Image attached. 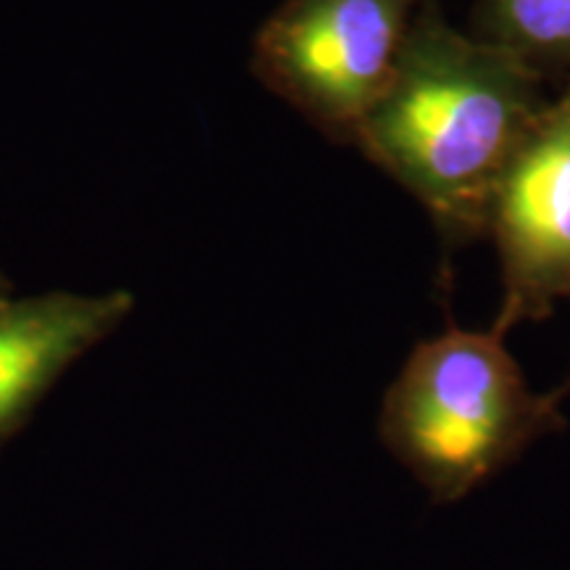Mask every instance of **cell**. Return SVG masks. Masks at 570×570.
Segmentation results:
<instances>
[{"label":"cell","mask_w":570,"mask_h":570,"mask_svg":"<svg viewBox=\"0 0 570 570\" xmlns=\"http://www.w3.org/2000/svg\"><path fill=\"white\" fill-rule=\"evenodd\" d=\"M544 109L537 71L425 0L354 146L425 206L449 246L468 244L487 235L497 185Z\"/></svg>","instance_id":"obj_1"},{"label":"cell","mask_w":570,"mask_h":570,"mask_svg":"<svg viewBox=\"0 0 570 570\" xmlns=\"http://www.w3.org/2000/svg\"><path fill=\"white\" fill-rule=\"evenodd\" d=\"M558 391L537 394L504 333L449 325L420 341L381 404L383 446L436 504H454L566 428Z\"/></svg>","instance_id":"obj_2"},{"label":"cell","mask_w":570,"mask_h":570,"mask_svg":"<svg viewBox=\"0 0 570 570\" xmlns=\"http://www.w3.org/2000/svg\"><path fill=\"white\" fill-rule=\"evenodd\" d=\"M423 3L285 0L256 32L252 71L333 142H354Z\"/></svg>","instance_id":"obj_3"},{"label":"cell","mask_w":570,"mask_h":570,"mask_svg":"<svg viewBox=\"0 0 570 570\" xmlns=\"http://www.w3.org/2000/svg\"><path fill=\"white\" fill-rule=\"evenodd\" d=\"M487 233L502 262V306L491 327L508 336L550 317L570 296V82L504 169Z\"/></svg>","instance_id":"obj_4"},{"label":"cell","mask_w":570,"mask_h":570,"mask_svg":"<svg viewBox=\"0 0 570 570\" xmlns=\"http://www.w3.org/2000/svg\"><path fill=\"white\" fill-rule=\"evenodd\" d=\"M135 309L127 288L82 294L46 291L0 302V446L19 431L56 383L104 344Z\"/></svg>","instance_id":"obj_5"},{"label":"cell","mask_w":570,"mask_h":570,"mask_svg":"<svg viewBox=\"0 0 570 570\" xmlns=\"http://www.w3.org/2000/svg\"><path fill=\"white\" fill-rule=\"evenodd\" d=\"M473 35L541 80L562 75L570 82V0H475Z\"/></svg>","instance_id":"obj_6"},{"label":"cell","mask_w":570,"mask_h":570,"mask_svg":"<svg viewBox=\"0 0 570 570\" xmlns=\"http://www.w3.org/2000/svg\"><path fill=\"white\" fill-rule=\"evenodd\" d=\"M17 294V291H13V285H11V281L9 277L3 275V269H0V302H3V298H9V296H13Z\"/></svg>","instance_id":"obj_7"},{"label":"cell","mask_w":570,"mask_h":570,"mask_svg":"<svg viewBox=\"0 0 570 570\" xmlns=\"http://www.w3.org/2000/svg\"><path fill=\"white\" fill-rule=\"evenodd\" d=\"M568 394H570V375L566 377V383H562V386L558 389V396H560V399H566Z\"/></svg>","instance_id":"obj_8"}]
</instances>
